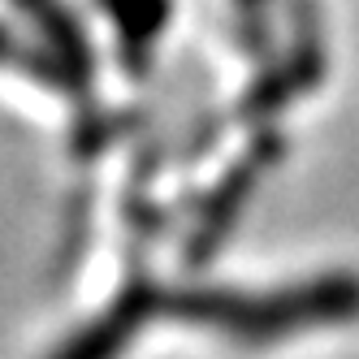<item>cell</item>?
Wrapping results in <instances>:
<instances>
[{"instance_id":"obj_1","label":"cell","mask_w":359,"mask_h":359,"mask_svg":"<svg viewBox=\"0 0 359 359\" xmlns=\"http://www.w3.org/2000/svg\"><path fill=\"white\" fill-rule=\"evenodd\" d=\"M165 320L195 325L251 351L281 346L359 325V273L320 269L273 286H165Z\"/></svg>"},{"instance_id":"obj_2","label":"cell","mask_w":359,"mask_h":359,"mask_svg":"<svg viewBox=\"0 0 359 359\" xmlns=\"http://www.w3.org/2000/svg\"><path fill=\"white\" fill-rule=\"evenodd\" d=\"M151 320H165V286L147 277H130L109 307H100L91 320L69 329L48 359H121Z\"/></svg>"},{"instance_id":"obj_3","label":"cell","mask_w":359,"mask_h":359,"mask_svg":"<svg viewBox=\"0 0 359 359\" xmlns=\"http://www.w3.org/2000/svg\"><path fill=\"white\" fill-rule=\"evenodd\" d=\"M18 18H27L31 43L53 61L61 91H87L91 79V48L79 27V18L65 0H9Z\"/></svg>"},{"instance_id":"obj_4","label":"cell","mask_w":359,"mask_h":359,"mask_svg":"<svg viewBox=\"0 0 359 359\" xmlns=\"http://www.w3.org/2000/svg\"><path fill=\"white\" fill-rule=\"evenodd\" d=\"M100 9H104L109 27L117 35L121 57H147L173 18L169 0H100Z\"/></svg>"},{"instance_id":"obj_5","label":"cell","mask_w":359,"mask_h":359,"mask_svg":"<svg viewBox=\"0 0 359 359\" xmlns=\"http://www.w3.org/2000/svg\"><path fill=\"white\" fill-rule=\"evenodd\" d=\"M0 69H27V74H39L43 83H53L57 91V69L48 61L35 43L22 39V31H13L9 22H0Z\"/></svg>"}]
</instances>
